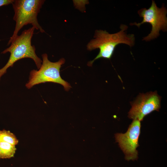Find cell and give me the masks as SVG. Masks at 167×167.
Segmentation results:
<instances>
[{"mask_svg":"<svg viewBox=\"0 0 167 167\" xmlns=\"http://www.w3.org/2000/svg\"><path fill=\"white\" fill-rule=\"evenodd\" d=\"M140 128V121L137 119L133 120L126 133L115 134L116 141L118 143L127 161H134L138 158L136 148L139 146L138 139Z\"/></svg>","mask_w":167,"mask_h":167,"instance_id":"6","label":"cell"},{"mask_svg":"<svg viewBox=\"0 0 167 167\" xmlns=\"http://www.w3.org/2000/svg\"><path fill=\"white\" fill-rule=\"evenodd\" d=\"M0 142H5L16 145L19 140L15 135L9 131L4 129L0 131Z\"/></svg>","mask_w":167,"mask_h":167,"instance_id":"9","label":"cell"},{"mask_svg":"<svg viewBox=\"0 0 167 167\" xmlns=\"http://www.w3.org/2000/svg\"><path fill=\"white\" fill-rule=\"evenodd\" d=\"M45 2L42 0H15L12 3L15 14L13 19L15 26L13 33L7 45L18 36L19 30L25 25L31 24L35 29L42 33L45 32L39 25L37 16Z\"/></svg>","mask_w":167,"mask_h":167,"instance_id":"3","label":"cell"},{"mask_svg":"<svg viewBox=\"0 0 167 167\" xmlns=\"http://www.w3.org/2000/svg\"><path fill=\"white\" fill-rule=\"evenodd\" d=\"M35 29L32 27L23 31L20 35H18L11 42V45L2 52L3 54L9 52L10 55L6 64L0 69V79L9 67L13 66L15 62L22 58L32 59L38 69L40 68L42 61L36 55L35 46L31 45Z\"/></svg>","mask_w":167,"mask_h":167,"instance_id":"2","label":"cell"},{"mask_svg":"<svg viewBox=\"0 0 167 167\" xmlns=\"http://www.w3.org/2000/svg\"><path fill=\"white\" fill-rule=\"evenodd\" d=\"M128 28L127 25L121 24L120 30L113 34H110L105 30H96L94 38L88 43L87 47L89 51L99 49V52L93 60L88 62V66H91L95 60L100 58L110 59L116 47L119 44H126L130 47L134 46L135 36L133 34H127L126 31Z\"/></svg>","mask_w":167,"mask_h":167,"instance_id":"1","label":"cell"},{"mask_svg":"<svg viewBox=\"0 0 167 167\" xmlns=\"http://www.w3.org/2000/svg\"><path fill=\"white\" fill-rule=\"evenodd\" d=\"M167 9L164 6L159 8L155 1L152 0L151 5L149 8H142L138 11L139 16L143 18L142 21L140 23L135 22L130 24L139 27L141 25L145 23L150 24L152 27L151 32L143 40L146 41H149L158 37L160 30L167 31Z\"/></svg>","mask_w":167,"mask_h":167,"instance_id":"5","label":"cell"},{"mask_svg":"<svg viewBox=\"0 0 167 167\" xmlns=\"http://www.w3.org/2000/svg\"><path fill=\"white\" fill-rule=\"evenodd\" d=\"M42 62L40 68L38 70H33L30 73L28 82L26 87L28 89L41 83L51 82L60 84L63 86L66 91L71 88L70 84L62 79L60 74L61 66L65 62L64 58H61L56 62H50L48 59L46 54H42Z\"/></svg>","mask_w":167,"mask_h":167,"instance_id":"4","label":"cell"},{"mask_svg":"<svg viewBox=\"0 0 167 167\" xmlns=\"http://www.w3.org/2000/svg\"><path fill=\"white\" fill-rule=\"evenodd\" d=\"M161 98L156 92L140 94L131 103L128 117L140 121L153 111H158L161 107Z\"/></svg>","mask_w":167,"mask_h":167,"instance_id":"7","label":"cell"},{"mask_svg":"<svg viewBox=\"0 0 167 167\" xmlns=\"http://www.w3.org/2000/svg\"><path fill=\"white\" fill-rule=\"evenodd\" d=\"M16 148L15 146L5 142H0V158H10L14 156Z\"/></svg>","mask_w":167,"mask_h":167,"instance_id":"8","label":"cell"},{"mask_svg":"<svg viewBox=\"0 0 167 167\" xmlns=\"http://www.w3.org/2000/svg\"><path fill=\"white\" fill-rule=\"evenodd\" d=\"M14 1V0H0V7L11 4H12Z\"/></svg>","mask_w":167,"mask_h":167,"instance_id":"10","label":"cell"}]
</instances>
